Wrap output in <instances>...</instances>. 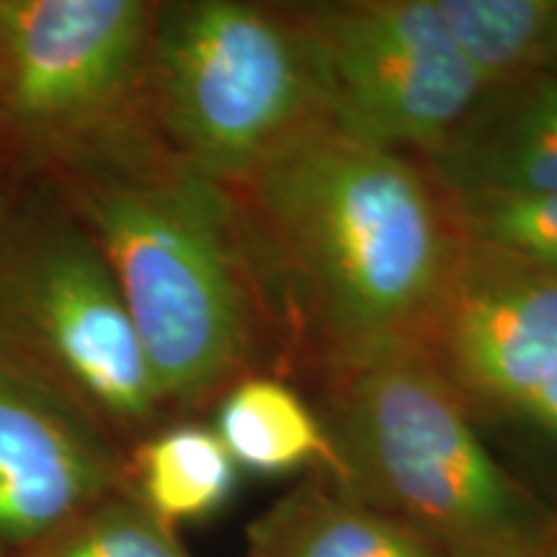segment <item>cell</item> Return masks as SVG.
Instances as JSON below:
<instances>
[{"label": "cell", "instance_id": "1", "mask_svg": "<svg viewBox=\"0 0 557 557\" xmlns=\"http://www.w3.org/2000/svg\"><path fill=\"white\" fill-rule=\"evenodd\" d=\"M230 191L282 331L287 374L323 382L413 351L459 243L447 194L421 160L320 120Z\"/></svg>", "mask_w": 557, "mask_h": 557}, {"label": "cell", "instance_id": "2", "mask_svg": "<svg viewBox=\"0 0 557 557\" xmlns=\"http://www.w3.org/2000/svg\"><path fill=\"white\" fill-rule=\"evenodd\" d=\"M70 209L116 278L163 406L222 398L287 351L230 186L143 124L62 163Z\"/></svg>", "mask_w": 557, "mask_h": 557}, {"label": "cell", "instance_id": "3", "mask_svg": "<svg viewBox=\"0 0 557 557\" xmlns=\"http://www.w3.org/2000/svg\"><path fill=\"white\" fill-rule=\"evenodd\" d=\"M318 385L341 491L438 557L545 555L557 511L498 462L475 418L413 351Z\"/></svg>", "mask_w": 557, "mask_h": 557}, {"label": "cell", "instance_id": "4", "mask_svg": "<svg viewBox=\"0 0 557 557\" xmlns=\"http://www.w3.org/2000/svg\"><path fill=\"white\" fill-rule=\"evenodd\" d=\"M156 135L233 186L278 145L325 120L312 41L292 3H158L148 54Z\"/></svg>", "mask_w": 557, "mask_h": 557}, {"label": "cell", "instance_id": "5", "mask_svg": "<svg viewBox=\"0 0 557 557\" xmlns=\"http://www.w3.org/2000/svg\"><path fill=\"white\" fill-rule=\"evenodd\" d=\"M0 357L103 426L145 429L163 408L116 278L73 209L0 214Z\"/></svg>", "mask_w": 557, "mask_h": 557}, {"label": "cell", "instance_id": "6", "mask_svg": "<svg viewBox=\"0 0 557 557\" xmlns=\"http://www.w3.org/2000/svg\"><path fill=\"white\" fill-rule=\"evenodd\" d=\"M158 3L0 0V122L60 163L150 124Z\"/></svg>", "mask_w": 557, "mask_h": 557}, {"label": "cell", "instance_id": "7", "mask_svg": "<svg viewBox=\"0 0 557 557\" xmlns=\"http://www.w3.org/2000/svg\"><path fill=\"white\" fill-rule=\"evenodd\" d=\"M292 5L315 50L325 122L346 137L423 158L483 90L434 0Z\"/></svg>", "mask_w": 557, "mask_h": 557}, {"label": "cell", "instance_id": "8", "mask_svg": "<svg viewBox=\"0 0 557 557\" xmlns=\"http://www.w3.org/2000/svg\"><path fill=\"white\" fill-rule=\"evenodd\" d=\"M413 354L475 421H511L557 374V274L459 235Z\"/></svg>", "mask_w": 557, "mask_h": 557}, {"label": "cell", "instance_id": "9", "mask_svg": "<svg viewBox=\"0 0 557 557\" xmlns=\"http://www.w3.org/2000/svg\"><path fill=\"white\" fill-rule=\"evenodd\" d=\"M122 485L103 423L0 357V547L41 545Z\"/></svg>", "mask_w": 557, "mask_h": 557}, {"label": "cell", "instance_id": "10", "mask_svg": "<svg viewBox=\"0 0 557 557\" xmlns=\"http://www.w3.org/2000/svg\"><path fill=\"white\" fill-rule=\"evenodd\" d=\"M421 160L447 197L557 191V75L540 70L480 90Z\"/></svg>", "mask_w": 557, "mask_h": 557}, {"label": "cell", "instance_id": "11", "mask_svg": "<svg viewBox=\"0 0 557 557\" xmlns=\"http://www.w3.org/2000/svg\"><path fill=\"white\" fill-rule=\"evenodd\" d=\"M248 557H438L323 472H308L248 524Z\"/></svg>", "mask_w": 557, "mask_h": 557}, {"label": "cell", "instance_id": "12", "mask_svg": "<svg viewBox=\"0 0 557 557\" xmlns=\"http://www.w3.org/2000/svg\"><path fill=\"white\" fill-rule=\"evenodd\" d=\"M214 431L227 455L253 475L323 472L336 478L338 457L323 418L289 382L250 374L218 400Z\"/></svg>", "mask_w": 557, "mask_h": 557}, {"label": "cell", "instance_id": "13", "mask_svg": "<svg viewBox=\"0 0 557 557\" xmlns=\"http://www.w3.org/2000/svg\"><path fill=\"white\" fill-rule=\"evenodd\" d=\"M129 480L132 496L173 529L222 511L238 491L240 470L212 426L178 423L139 444L127 465Z\"/></svg>", "mask_w": 557, "mask_h": 557}, {"label": "cell", "instance_id": "14", "mask_svg": "<svg viewBox=\"0 0 557 557\" xmlns=\"http://www.w3.org/2000/svg\"><path fill=\"white\" fill-rule=\"evenodd\" d=\"M480 86L545 70L557 0H434Z\"/></svg>", "mask_w": 557, "mask_h": 557}, {"label": "cell", "instance_id": "15", "mask_svg": "<svg viewBox=\"0 0 557 557\" xmlns=\"http://www.w3.org/2000/svg\"><path fill=\"white\" fill-rule=\"evenodd\" d=\"M447 199L459 235L557 274V191Z\"/></svg>", "mask_w": 557, "mask_h": 557}, {"label": "cell", "instance_id": "16", "mask_svg": "<svg viewBox=\"0 0 557 557\" xmlns=\"http://www.w3.org/2000/svg\"><path fill=\"white\" fill-rule=\"evenodd\" d=\"M29 557H191L135 496H111L45 540Z\"/></svg>", "mask_w": 557, "mask_h": 557}, {"label": "cell", "instance_id": "17", "mask_svg": "<svg viewBox=\"0 0 557 557\" xmlns=\"http://www.w3.org/2000/svg\"><path fill=\"white\" fill-rule=\"evenodd\" d=\"M511 423H519L557 449V374L511 418Z\"/></svg>", "mask_w": 557, "mask_h": 557}, {"label": "cell", "instance_id": "18", "mask_svg": "<svg viewBox=\"0 0 557 557\" xmlns=\"http://www.w3.org/2000/svg\"><path fill=\"white\" fill-rule=\"evenodd\" d=\"M545 70L547 73L557 75V16L553 24V34H549V47H547V58H545Z\"/></svg>", "mask_w": 557, "mask_h": 557}, {"label": "cell", "instance_id": "19", "mask_svg": "<svg viewBox=\"0 0 557 557\" xmlns=\"http://www.w3.org/2000/svg\"><path fill=\"white\" fill-rule=\"evenodd\" d=\"M542 557H557V524H555L553 537H549V545L545 549V555H542Z\"/></svg>", "mask_w": 557, "mask_h": 557}]
</instances>
